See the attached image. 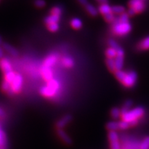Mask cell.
Returning <instances> with one entry per match:
<instances>
[{
    "label": "cell",
    "instance_id": "cell-1",
    "mask_svg": "<svg viewBox=\"0 0 149 149\" xmlns=\"http://www.w3.org/2000/svg\"><path fill=\"white\" fill-rule=\"evenodd\" d=\"M132 27L128 21H122L120 18L115 19L113 24V31L118 35H125L131 31Z\"/></svg>",
    "mask_w": 149,
    "mask_h": 149
},
{
    "label": "cell",
    "instance_id": "cell-2",
    "mask_svg": "<svg viewBox=\"0 0 149 149\" xmlns=\"http://www.w3.org/2000/svg\"><path fill=\"white\" fill-rule=\"evenodd\" d=\"M144 114V109L142 107H137L133 110H129L121 116L122 120L128 123H131L134 121H138V119Z\"/></svg>",
    "mask_w": 149,
    "mask_h": 149
},
{
    "label": "cell",
    "instance_id": "cell-3",
    "mask_svg": "<svg viewBox=\"0 0 149 149\" xmlns=\"http://www.w3.org/2000/svg\"><path fill=\"white\" fill-rule=\"evenodd\" d=\"M59 84L57 80L51 79L49 81L46 86H43L40 89V93L42 95L45 97H53L59 91Z\"/></svg>",
    "mask_w": 149,
    "mask_h": 149
},
{
    "label": "cell",
    "instance_id": "cell-4",
    "mask_svg": "<svg viewBox=\"0 0 149 149\" xmlns=\"http://www.w3.org/2000/svg\"><path fill=\"white\" fill-rule=\"evenodd\" d=\"M137 79V74L135 71L126 72L125 77L122 81V84L126 88H131L135 84Z\"/></svg>",
    "mask_w": 149,
    "mask_h": 149
},
{
    "label": "cell",
    "instance_id": "cell-5",
    "mask_svg": "<svg viewBox=\"0 0 149 149\" xmlns=\"http://www.w3.org/2000/svg\"><path fill=\"white\" fill-rule=\"evenodd\" d=\"M144 1L145 0H130L128 3L130 8L132 9L135 14L142 12L146 8Z\"/></svg>",
    "mask_w": 149,
    "mask_h": 149
},
{
    "label": "cell",
    "instance_id": "cell-6",
    "mask_svg": "<svg viewBox=\"0 0 149 149\" xmlns=\"http://www.w3.org/2000/svg\"><path fill=\"white\" fill-rule=\"evenodd\" d=\"M109 139L110 141L111 149H120V144L119 137L116 131H109Z\"/></svg>",
    "mask_w": 149,
    "mask_h": 149
},
{
    "label": "cell",
    "instance_id": "cell-7",
    "mask_svg": "<svg viewBox=\"0 0 149 149\" xmlns=\"http://www.w3.org/2000/svg\"><path fill=\"white\" fill-rule=\"evenodd\" d=\"M116 51L117 56L115 59V67H116V70H121L123 67V64H124V51L121 47Z\"/></svg>",
    "mask_w": 149,
    "mask_h": 149
},
{
    "label": "cell",
    "instance_id": "cell-8",
    "mask_svg": "<svg viewBox=\"0 0 149 149\" xmlns=\"http://www.w3.org/2000/svg\"><path fill=\"white\" fill-rule=\"evenodd\" d=\"M22 82H23V79H22V75L20 74H16L15 77L13 82L11 83V88L15 93H19L22 89Z\"/></svg>",
    "mask_w": 149,
    "mask_h": 149
},
{
    "label": "cell",
    "instance_id": "cell-9",
    "mask_svg": "<svg viewBox=\"0 0 149 149\" xmlns=\"http://www.w3.org/2000/svg\"><path fill=\"white\" fill-rule=\"evenodd\" d=\"M8 139L6 134L0 124V149H8Z\"/></svg>",
    "mask_w": 149,
    "mask_h": 149
},
{
    "label": "cell",
    "instance_id": "cell-10",
    "mask_svg": "<svg viewBox=\"0 0 149 149\" xmlns=\"http://www.w3.org/2000/svg\"><path fill=\"white\" fill-rule=\"evenodd\" d=\"M0 67H1V70L4 72V74L8 73V72H12V67L10 61L7 58H3L0 61Z\"/></svg>",
    "mask_w": 149,
    "mask_h": 149
},
{
    "label": "cell",
    "instance_id": "cell-11",
    "mask_svg": "<svg viewBox=\"0 0 149 149\" xmlns=\"http://www.w3.org/2000/svg\"><path fill=\"white\" fill-rule=\"evenodd\" d=\"M72 120V117L70 115H66L62 118L60 119L58 122L56 124V126H57L58 129H62L66 124H68L70 121Z\"/></svg>",
    "mask_w": 149,
    "mask_h": 149
},
{
    "label": "cell",
    "instance_id": "cell-12",
    "mask_svg": "<svg viewBox=\"0 0 149 149\" xmlns=\"http://www.w3.org/2000/svg\"><path fill=\"white\" fill-rule=\"evenodd\" d=\"M57 135L66 144L70 145L72 144V141L71 138L63 129H57Z\"/></svg>",
    "mask_w": 149,
    "mask_h": 149
},
{
    "label": "cell",
    "instance_id": "cell-13",
    "mask_svg": "<svg viewBox=\"0 0 149 149\" xmlns=\"http://www.w3.org/2000/svg\"><path fill=\"white\" fill-rule=\"evenodd\" d=\"M99 11H100L101 13L103 15L104 17V16H107L108 15L113 13L112 12V9L111 7L107 3H102L101 6H100L99 8Z\"/></svg>",
    "mask_w": 149,
    "mask_h": 149
},
{
    "label": "cell",
    "instance_id": "cell-14",
    "mask_svg": "<svg viewBox=\"0 0 149 149\" xmlns=\"http://www.w3.org/2000/svg\"><path fill=\"white\" fill-rule=\"evenodd\" d=\"M2 47L3 50H5L7 53H8L10 55L12 56H14V57H16V56L18 55V52L17 50L13 46H10V44H8V43H4L3 44Z\"/></svg>",
    "mask_w": 149,
    "mask_h": 149
},
{
    "label": "cell",
    "instance_id": "cell-15",
    "mask_svg": "<svg viewBox=\"0 0 149 149\" xmlns=\"http://www.w3.org/2000/svg\"><path fill=\"white\" fill-rule=\"evenodd\" d=\"M42 74L44 79L46 81H49L51 79H53V72L51 69V68H47V67H44L42 70Z\"/></svg>",
    "mask_w": 149,
    "mask_h": 149
},
{
    "label": "cell",
    "instance_id": "cell-16",
    "mask_svg": "<svg viewBox=\"0 0 149 149\" xmlns=\"http://www.w3.org/2000/svg\"><path fill=\"white\" fill-rule=\"evenodd\" d=\"M57 60V57L55 55H49L47 57L44 61V67H47V68H51V66L56 62Z\"/></svg>",
    "mask_w": 149,
    "mask_h": 149
},
{
    "label": "cell",
    "instance_id": "cell-17",
    "mask_svg": "<svg viewBox=\"0 0 149 149\" xmlns=\"http://www.w3.org/2000/svg\"><path fill=\"white\" fill-rule=\"evenodd\" d=\"M139 49L141 51H146L149 49V36L145 37L139 44Z\"/></svg>",
    "mask_w": 149,
    "mask_h": 149
},
{
    "label": "cell",
    "instance_id": "cell-18",
    "mask_svg": "<svg viewBox=\"0 0 149 149\" xmlns=\"http://www.w3.org/2000/svg\"><path fill=\"white\" fill-rule=\"evenodd\" d=\"M59 21V16L55 15H51L50 16H48L45 19V23L48 25V24L57 23Z\"/></svg>",
    "mask_w": 149,
    "mask_h": 149
},
{
    "label": "cell",
    "instance_id": "cell-19",
    "mask_svg": "<svg viewBox=\"0 0 149 149\" xmlns=\"http://www.w3.org/2000/svg\"><path fill=\"white\" fill-rule=\"evenodd\" d=\"M86 10H87V12L88 13L91 15H92L93 17H95L98 14V10H97V8L95 7H94L92 4H90V3H88L86 6H85Z\"/></svg>",
    "mask_w": 149,
    "mask_h": 149
},
{
    "label": "cell",
    "instance_id": "cell-20",
    "mask_svg": "<svg viewBox=\"0 0 149 149\" xmlns=\"http://www.w3.org/2000/svg\"><path fill=\"white\" fill-rule=\"evenodd\" d=\"M107 128L109 131H116L117 130H120L119 122H110L107 124Z\"/></svg>",
    "mask_w": 149,
    "mask_h": 149
},
{
    "label": "cell",
    "instance_id": "cell-21",
    "mask_svg": "<svg viewBox=\"0 0 149 149\" xmlns=\"http://www.w3.org/2000/svg\"><path fill=\"white\" fill-rule=\"evenodd\" d=\"M107 62V65L109 68V69L111 70V72H115L116 71V67H115V59L112 58H107L106 60Z\"/></svg>",
    "mask_w": 149,
    "mask_h": 149
},
{
    "label": "cell",
    "instance_id": "cell-22",
    "mask_svg": "<svg viewBox=\"0 0 149 149\" xmlns=\"http://www.w3.org/2000/svg\"><path fill=\"white\" fill-rule=\"evenodd\" d=\"M70 24L74 29H79L82 26V22L78 18L72 19L71 22H70Z\"/></svg>",
    "mask_w": 149,
    "mask_h": 149
},
{
    "label": "cell",
    "instance_id": "cell-23",
    "mask_svg": "<svg viewBox=\"0 0 149 149\" xmlns=\"http://www.w3.org/2000/svg\"><path fill=\"white\" fill-rule=\"evenodd\" d=\"M111 9L113 13L115 14H122L125 11V8L122 6H114L111 7Z\"/></svg>",
    "mask_w": 149,
    "mask_h": 149
},
{
    "label": "cell",
    "instance_id": "cell-24",
    "mask_svg": "<svg viewBox=\"0 0 149 149\" xmlns=\"http://www.w3.org/2000/svg\"><path fill=\"white\" fill-rule=\"evenodd\" d=\"M63 64H64L65 66L70 68L72 67L74 65V61L70 57H65L63 58Z\"/></svg>",
    "mask_w": 149,
    "mask_h": 149
},
{
    "label": "cell",
    "instance_id": "cell-25",
    "mask_svg": "<svg viewBox=\"0 0 149 149\" xmlns=\"http://www.w3.org/2000/svg\"><path fill=\"white\" fill-rule=\"evenodd\" d=\"M132 105H133V101H131V100H127L122 109V111H121V115L129 111L130 107H132Z\"/></svg>",
    "mask_w": 149,
    "mask_h": 149
},
{
    "label": "cell",
    "instance_id": "cell-26",
    "mask_svg": "<svg viewBox=\"0 0 149 149\" xmlns=\"http://www.w3.org/2000/svg\"><path fill=\"white\" fill-rule=\"evenodd\" d=\"M126 74V72L123 71V70H116V71L115 72V77H116L117 80H119V81H120L121 83H122L123 79H124V77H125Z\"/></svg>",
    "mask_w": 149,
    "mask_h": 149
},
{
    "label": "cell",
    "instance_id": "cell-27",
    "mask_svg": "<svg viewBox=\"0 0 149 149\" xmlns=\"http://www.w3.org/2000/svg\"><path fill=\"white\" fill-rule=\"evenodd\" d=\"M106 54H107V56L108 58H115L117 56V51L116 50H115L114 48H108L106 51Z\"/></svg>",
    "mask_w": 149,
    "mask_h": 149
},
{
    "label": "cell",
    "instance_id": "cell-28",
    "mask_svg": "<svg viewBox=\"0 0 149 149\" xmlns=\"http://www.w3.org/2000/svg\"><path fill=\"white\" fill-rule=\"evenodd\" d=\"M111 116L113 119H117L121 116V110L118 108H113L111 111Z\"/></svg>",
    "mask_w": 149,
    "mask_h": 149
},
{
    "label": "cell",
    "instance_id": "cell-29",
    "mask_svg": "<svg viewBox=\"0 0 149 149\" xmlns=\"http://www.w3.org/2000/svg\"><path fill=\"white\" fill-rule=\"evenodd\" d=\"M15 75L16 74L13 71L8 72V73L5 74V80L8 81V82L12 83L13 81L15 79Z\"/></svg>",
    "mask_w": 149,
    "mask_h": 149
},
{
    "label": "cell",
    "instance_id": "cell-30",
    "mask_svg": "<svg viewBox=\"0 0 149 149\" xmlns=\"http://www.w3.org/2000/svg\"><path fill=\"white\" fill-rule=\"evenodd\" d=\"M11 88V83L8 82L6 80H4L1 84V89L4 92H8V91Z\"/></svg>",
    "mask_w": 149,
    "mask_h": 149
},
{
    "label": "cell",
    "instance_id": "cell-31",
    "mask_svg": "<svg viewBox=\"0 0 149 149\" xmlns=\"http://www.w3.org/2000/svg\"><path fill=\"white\" fill-rule=\"evenodd\" d=\"M149 148V136L146 137L144 140H143L141 144H140L139 149H148Z\"/></svg>",
    "mask_w": 149,
    "mask_h": 149
},
{
    "label": "cell",
    "instance_id": "cell-32",
    "mask_svg": "<svg viewBox=\"0 0 149 149\" xmlns=\"http://www.w3.org/2000/svg\"><path fill=\"white\" fill-rule=\"evenodd\" d=\"M48 29L49 31H52V32H56L59 30V25L57 23H53L48 24Z\"/></svg>",
    "mask_w": 149,
    "mask_h": 149
},
{
    "label": "cell",
    "instance_id": "cell-33",
    "mask_svg": "<svg viewBox=\"0 0 149 149\" xmlns=\"http://www.w3.org/2000/svg\"><path fill=\"white\" fill-rule=\"evenodd\" d=\"M119 126H120V130H125L127 129L128 127H130L129 123L125 122V121L122 120L121 122H119Z\"/></svg>",
    "mask_w": 149,
    "mask_h": 149
},
{
    "label": "cell",
    "instance_id": "cell-34",
    "mask_svg": "<svg viewBox=\"0 0 149 149\" xmlns=\"http://www.w3.org/2000/svg\"><path fill=\"white\" fill-rule=\"evenodd\" d=\"M51 13L52 15H55L60 16V15L61 13V8H59V6L53 7L51 10Z\"/></svg>",
    "mask_w": 149,
    "mask_h": 149
},
{
    "label": "cell",
    "instance_id": "cell-35",
    "mask_svg": "<svg viewBox=\"0 0 149 149\" xmlns=\"http://www.w3.org/2000/svg\"><path fill=\"white\" fill-rule=\"evenodd\" d=\"M35 5L38 8H43L46 5V2L44 0H35Z\"/></svg>",
    "mask_w": 149,
    "mask_h": 149
},
{
    "label": "cell",
    "instance_id": "cell-36",
    "mask_svg": "<svg viewBox=\"0 0 149 149\" xmlns=\"http://www.w3.org/2000/svg\"><path fill=\"white\" fill-rule=\"evenodd\" d=\"M109 45H110V46H111V48H114L115 50H118L119 48H120V46L118 45V44H117L116 42H115L114 40H109Z\"/></svg>",
    "mask_w": 149,
    "mask_h": 149
},
{
    "label": "cell",
    "instance_id": "cell-37",
    "mask_svg": "<svg viewBox=\"0 0 149 149\" xmlns=\"http://www.w3.org/2000/svg\"><path fill=\"white\" fill-rule=\"evenodd\" d=\"M79 2L81 3V5L82 6H86L87 4H88V0H77Z\"/></svg>",
    "mask_w": 149,
    "mask_h": 149
},
{
    "label": "cell",
    "instance_id": "cell-38",
    "mask_svg": "<svg viewBox=\"0 0 149 149\" xmlns=\"http://www.w3.org/2000/svg\"><path fill=\"white\" fill-rule=\"evenodd\" d=\"M3 57V48L2 46H0V59H2Z\"/></svg>",
    "mask_w": 149,
    "mask_h": 149
},
{
    "label": "cell",
    "instance_id": "cell-39",
    "mask_svg": "<svg viewBox=\"0 0 149 149\" xmlns=\"http://www.w3.org/2000/svg\"><path fill=\"white\" fill-rule=\"evenodd\" d=\"M7 93H8V95H10V96H12V95H13L15 94V93L14 91H13V90L12 88H11L10 89V90H9V91H8V92H7Z\"/></svg>",
    "mask_w": 149,
    "mask_h": 149
},
{
    "label": "cell",
    "instance_id": "cell-40",
    "mask_svg": "<svg viewBox=\"0 0 149 149\" xmlns=\"http://www.w3.org/2000/svg\"><path fill=\"white\" fill-rule=\"evenodd\" d=\"M4 115H5L4 111H3V109H1V108H0V117H3L4 116Z\"/></svg>",
    "mask_w": 149,
    "mask_h": 149
},
{
    "label": "cell",
    "instance_id": "cell-41",
    "mask_svg": "<svg viewBox=\"0 0 149 149\" xmlns=\"http://www.w3.org/2000/svg\"><path fill=\"white\" fill-rule=\"evenodd\" d=\"M97 1L100 2L101 3H106L108 2V0H97Z\"/></svg>",
    "mask_w": 149,
    "mask_h": 149
},
{
    "label": "cell",
    "instance_id": "cell-42",
    "mask_svg": "<svg viewBox=\"0 0 149 149\" xmlns=\"http://www.w3.org/2000/svg\"><path fill=\"white\" fill-rule=\"evenodd\" d=\"M3 45V41H2V38L0 36V46H1Z\"/></svg>",
    "mask_w": 149,
    "mask_h": 149
}]
</instances>
